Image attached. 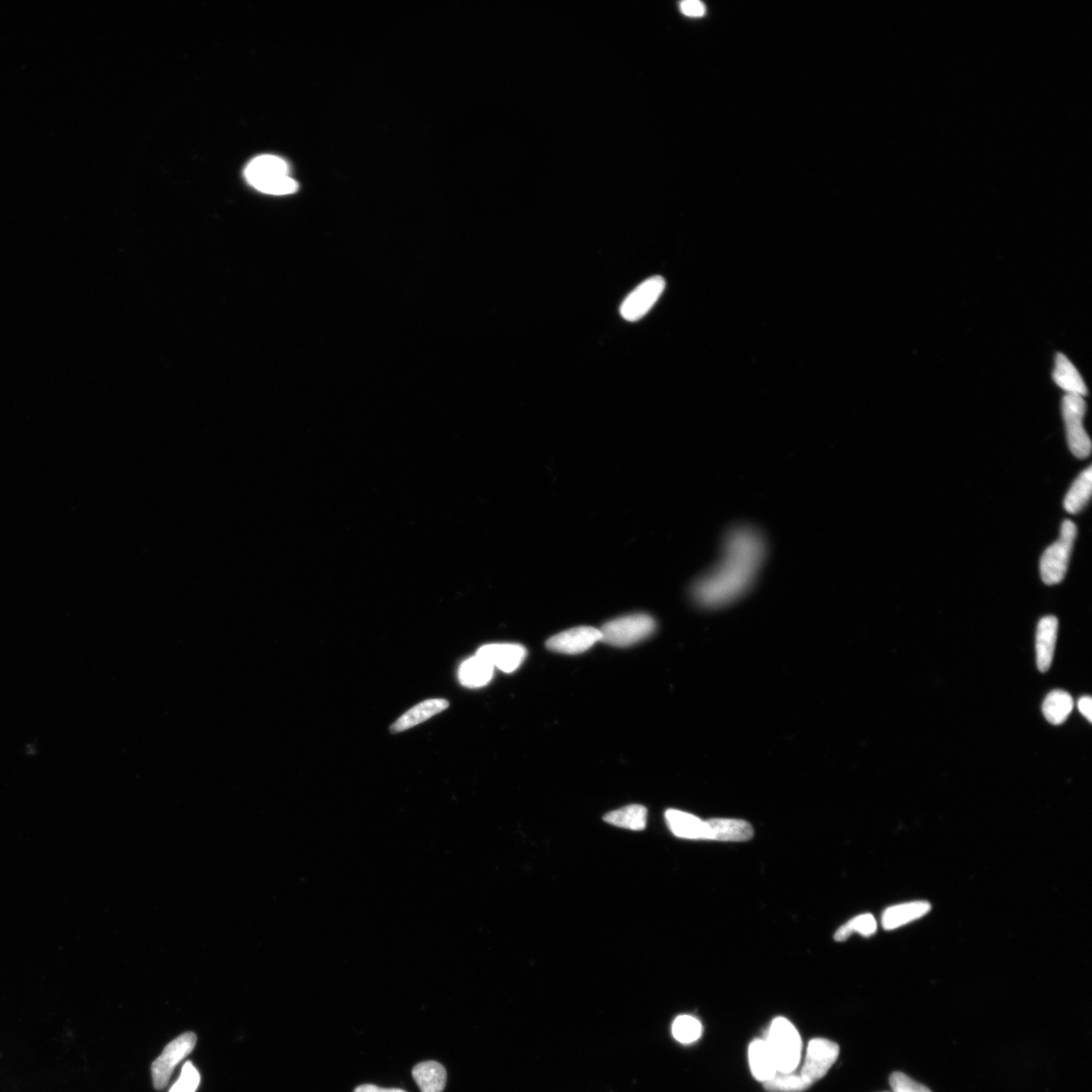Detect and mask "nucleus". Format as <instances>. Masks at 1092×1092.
Instances as JSON below:
<instances>
[{
    "label": "nucleus",
    "instance_id": "f257e3e1",
    "mask_svg": "<svg viewBox=\"0 0 1092 1092\" xmlns=\"http://www.w3.org/2000/svg\"><path fill=\"white\" fill-rule=\"evenodd\" d=\"M764 536L751 527H737L724 539L718 563L693 587V598L705 608L724 607L751 589L766 557Z\"/></svg>",
    "mask_w": 1092,
    "mask_h": 1092
},
{
    "label": "nucleus",
    "instance_id": "f03ea898",
    "mask_svg": "<svg viewBox=\"0 0 1092 1092\" xmlns=\"http://www.w3.org/2000/svg\"><path fill=\"white\" fill-rule=\"evenodd\" d=\"M288 163L273 155L258 156L245 170V178L257 191L275 195L296 193L297 181L289 175Z\"/></svg>",
    "mask_w": 1092,
    "mask_h": 1092
},
{
    "label": "nucleus",
    "instance_id": "7ed1b4c3",
    "mask_svg": "<svg viewBox=\"0 0 1092 1092\" xmlns=\"http://www.w3.org/2000/svg\"><path fill=\"white\" fill-rule=\"evenodd\" d=\"M765 1041L778 1073H793L800 1065L802 1051V1040L794 1025L785 1018H776Z\"/></svg>",
    "mask_w": 1092,
    "mask_h": 1092
},
{
    "label": "nucleus",
    "instance_id": "20e7f679",
    "mask_svg": "<svg viewBox=\"0 0 1092 1092\" xmlns=\"http://www.w3.org/2000/svg\"><path fill=\"white\" fill-rule=\"evenodd\" d=\"M655 629L656 621L652 616L641 613L623 616L602 626L601 641L613 647L626 648L647 639Z\"/></svg>",
    "mask_w": 1092,
    "mask_h": 1092
},
{
    "label": "nucleus",
    "instance_id": "39448f33",
    "mask_svg": "<svg viewBox=\"0 0 1092 1092\" xmlns=\"http://www.w3.org/2000/svg\"><path fill=\"white\" fill-rule=\"evenodd\" d=\"M1076 536V525L1070 520L1064 521L1058 541L1050 545L1041 558L1040 571L1043 582L1047 585L1062 582L1066 575Z\"/></svg>",
    "mask_w": 1092,
    "mask_h": 1092
},
{
    "label": "nucleus",
    "instance_id": "423d86ee",
    "mask_svg": "<svg viewBox=\"0 0 1092 1092\" xmlns=\"http://www.w3.org/2000/svg\"><path fill=\"white\" fill-rule=\"evenodd\" d=\"M1087 403L1083 397L1066 395L1062 401V414L1066 426L1067 441L1071 452L1083 459L1089 457L1091 441L1083 427Z\"/></svg>",
    "mask_w": 1092,
    "mask_h": 1092
},
{
    "label": "nucleus",
    "instance_id": "0eeeda50",
    "mask_svg": "<svg viewBox=\"0 0 1092 1092\" xmlns=\"http://www.w3.org/2000/svg\"><path fill=\"white\" fill-rule=\"evenodd\" d=\"M197 1041V1035L187 1032L178 1035L165 1047L163 1054L152 1064L154 1088L163 1090L167 1087L175 1067L193 1052Z\"/></svg>",
    "mask_w": 1092,
    "mask_h": 1092
},
{
    "label": "nucleus",
    "instance_id": "6e6552de",
    "mask_svg": "<svg viewBox=\"0 0 1092 1092\" xmlns=\"http://www.w3.org/2000/svg\"><path fill=\"white\" fill-rule=\"evenodd\" d=\"M664 289L666 281L664 277L655 276L646 279L623 300L619 309L621 317L628 322L642 319L653 309Z\"/></svg>",
    "mask_w": 1092,
    "mask_h": 1092
},
{
    "label": "nucleus",
    "instance_id": "1a4fd4ad",
    "mask_svg": "<svg viewBox=\"0 0 1092 1092\" xmlns=\"http://www.w3.org/2000/svg\"><path fill=\"white\" fill-rule=\"evenodd\" d=\"M839 1055V1046L828 1039L816 1038L808 1043L801 1076L811 1085L828 1074Z\"/></svg>",
    "mask_w": 1092,
    "mask_h": 1092
},
{
    "label": "nucleus",
    "instance_id": "9d476101",
    "mask_svg": "<svg viewBox=\"0 0 1092 1092\" xmlns=\"http://www.w3.org/2000/svg\"><path fill=\"white\" fill-rule=\"evenodd\" d=\"M601 637L600 629L580 626L550 637L546 641V648L555 653L579 655L587 652L595 643L601 641Z\"/></svg>",
    "mask_w": 1092,
    "mask_h": 1092
},
{
    "label": "nucleus",
    "instance_id": "9b49d317",
    "mask_svg": "<svg viewBox=\"0 0 1092 1092\" xmlns=\"http://www.w3.org/2000/svg\"><path fill=\"white\" fill-rule=\"evenodd\" d=\"M527 652L524 647L515 643H495L482 647L477 656L498 668L504 673H513L521 666Z\"/></svg>",
    "mask_w": 1092,
    "mask_h": 1092
},
{
    "label": "nucleus",
    "instance_id": "f8f14e48",
    "mask_svg": "<svg viewBox=\"0 0 1092 1092\" xmlns=\"http://www.w3.org/2000/svg\"><path fill=\"white\" fill-rule=\"evenodd\" d=\"M704 839L720 842H746L754 837L751 823L740 819L712 818L705 821Z\"/></svg>",
    "mask_w": 1092,
    "mask_h": 1092
},
{
    "label": "nucleus",
    "instance_id": "ddd939ff",
    "mask_svg": "<svg viewBox=\"0 0 1092 1092\" xmlns=\"http://www.w3.org/2000/svg\"><path fill=\"white\" fill-rule=\"evenodd\" d=\"M1057 633H1058V619L1055 616H1045L1040 620L1037 634H1035V654H1037L1038 669L1042 673H1046L1051 667Z\"/></svg>",
    "mask_w": 1092,
    "mask_h": 1092
},
{
    "label": "nucleus",
    "instance_id": "4468645a",
    "mask_svg": "<svg viewBox=\"0 0 1092 1092\" xmlns=\"http://www.w3.org/2000/svg\"><path fill=\"white\" fill-rule=\"evenodd\" d=\"M450 706V702L445 699L436 698L425 700V701L413 707L407 712H405L400 718H398L391 726V732L393 733H400L410 730L419 724L425 723L437 714L444 711Z\"/></svg>",
    "mask_w": 1092,
    "mask_h": 1092
},
{
    "label": "nucleus",
    "instance_id": "2eb2a0df",
    "mask_svg": "<svg viewBox=\"0 0 1092 1092\" xmlns=\"http://www.w3.org/2000/svg\"><path fill=\"white\" fill-rule=\"evenodd\" d=\"M748 1062L755 1080L764 1083L775 1076L777 1070L774 1057L765 1040L757 1039L748 1048Z\"/></svg>",
    "mask_w": 1092,
    "mask_h": 1092
},
{
    "label": "nucleus",
    "instance_id": "dca6fc26",
    "mask_svg": "<svg viewBox=\"0 0 1092 1092\" xmlns=\"http://www.w3.org/2000/svg\"><path fill=\"white\" fill-rule=\"evenodd\" d=\"M930 910L927 901H914L889 907L882 916V925L887 930L895 929L922 918Z\"/></svg>",
    "mask_w": 1092,
    "mask_h": 1092
},
{
    "label": "nucleus",
    "instance_id": "f3484780",
    "mask_svg": "<svg viewBox=\"0 0 1092 1092\" xmlns=\"http://www.w3.org/2000/svg\"><path fill=\"white\" fill-rule=\"evenodd\" d=\"M666 821L673 834L681 838L704 839L706 824L702 819L687 812L669 809Z\"/></svg>",
    "mask_w": 1092,
    "mask_h": 1092
},
{
    "label": "nucleus",
    "instance_id": "a211bd4d",
    "mask_svg": "<svg viewBox=\"0 0 1092 1092\" xmlns=\"http://www.w3.org/2000/svg\"><path fill=\"white\" fill-rule=\"evenodd\" d=\"M1053 376L1055 383L1067 391V395L1083 397L1088 394L1081 375L1065 355H1057Z\"/></svg>",
    "mask_w": 1092,
    "mask_h": 1092
},
{
    "label": "nucleus",
    "instance_id": "6ab92c4d",
    "mask_svg": "<svg viewBox=\"0 0 1092 1092\" xmlns=\"http://www.w3.org/2000/svg\"><path fill=\"white\" fill-rule=\"evenodd\" d=\"M412 1075L421 1092H443L446 1087V1070L436 1061L419 1063Z\"/></svg>",
    "mask_w": 1092,
    "mask_h": 1092
},
{
    "label": "nucleus",
    "instance_id": "aec40b11",
    "mask_svg": "<svg viewBox=\"0 0 1092 1092\" xmlns=\"http://www.w3.org/2000/svg\"><path fill=\"white\" fill-rule=\"evenodd\" d=\"M494 667L482 657L475 656L461 664L459 679L468 688H480L492 680Z\"/></svg>",
    "mask_w": 1092,
    "mask_h": 1092
},
{
    "label": "nucleus",
    "instance_id": "412c9836",
    "mask_svg": "<svg viewBox=\"0 0 1092 1092\" xmlns=\"http://www.w3.org/2000/svg\"><path fill=\"white\" fill-rule=\"evenodd\" d=\"M648 809L639 804L628 805L604 816V821L615 827L636 831L646 829Z\"/></svg>",
    "mask_w": 1092,
    "mask_h": 1092
},
{
    "label": "nucleus",
    "instance_id": "4be33fe9",
    "mask_svg": "<svg viewBox=\"0 0 1092 1092\" xmlns=\"http://www.w3.org/2000/svg\"><path fill=\"white\" fill-rule=\"evenodd\" d=\"M1073 699L1067 692L1055 690L1046 697L1042 709L1050 724L1060 725L1073 712Z\"/></svg>",
    "mask_w": 1092,
    "mask_h": 1092
},
{
    "label": "nucleus",
    "instance_id": "5701e85b",
    "mask_svg": "<svg viewBox=\"0 0 1092 1092\" xmlns=\"http://www.w3.org/2000/svg\"><path fill=\"white\" fill-rule=\"evenodd\" d=\"M1091 482L1092 468L1089 466L1078 475L1064 500V508L1068 513L1077 514L1087 506L1091 496Z\"/></svg>",
    "mask_w": 1092,
    "mask_h": 1092
},
{
    "label": "nucleus",
    "instance_id": "b1692460",
    "mask_svg": "<svg viewBox=\"0 0 1092 1092\" xmlns=\"http://www.w3.org/2000/svg\"><path fill=\"white\" fill-rule=\"evenodd\" d=\"M770 1092H802L808 1089L811 1084L804 1080L801 1074L793 1073H777L771 1080L762 1083Z\"/></svg>",
    "mask_w": 1092,
    "mask_h": 1092
},
{
    "label": "nucleus",
    "instance_id": "393cba45",
    "mask_svg": "<svg viewBox=\"0 0 1092 1092\" xmlns=\"http://www.w3.org/2000/svg\"><path fill=\"white\" fill-rule=\"evenodd\" d=\"M877 930V922L872 914H861L855 919L846 922L845 926L839 928L835 935V940L844 942L849 939L853 933H859L864 937H871Z\"/></svg>",
    "mask_w": 1092,
    "mask_h": 1092
},
{
    "label": "nucleus",
    "instance_id": "a878e982",
    "mask_svg": "<svg viewBox=\"0 0 1092 1092\" xmlns=\"http://www.w3.org/2000/svg\"><path fill=\"white\" fill-rule=\"evenodd\" d=\"M671 1033L674 1038L682 1044H691L701 1037L702 1025L695 1018L680 1016L675 1020Z\"/></svg>",
    "mask_w": 1092,
    "mask_h": 1092
},
{
    "label": "nucleus",
    "instance_id": "bb28decb",
    "mask_svg": "<svg viewBox=\"0 0 1092 1092\" xmlns=\"http://www.w3.org/2000/svg\"><path fill=\"white\" fill-rule=\"evenodd\" d=\"M201 1082V1075L197 1068L190 1061L182 1067L179 1080L173 1084L170 1092H195Z\"/></svg>",
    "mask_w": 1092,
    "mask_h": 1092
},
{
    "label": "nucleus",
    "instance_id": "cd10ccee",
    "mask_svg": "<svg viewBox=\"0 0 1092 1092\" xmlns=\"http://www.w3.org/2000/svg\"><path fill=\"white\" fill-rule=\"evenodd\" d=\"M893 1092H932L925 1085L916 1082L902 1073H894L889 1077Z\"/></svg>",
    "mask_w": 1092,
    "mask_h": 1092
},
{
    "label": "nucleus",
    "instance_id": "c85d7f7f",
    "mask_svg": "<svg viewBox=\"0 0 1092 1092\" xmlns=\"http://www.w3.org/2000/svg\"><path fill=\"white\" fill-rule=\"evenodd\" d=\"M680 10L683 15L690 18H701L706 12L705 5L697 0H685L680 4Z\"/></svg>",
    "mask_w": 1092,
    "mask_h": 1092
},
{
    "label": "nucleus",
    "instance_id": "c756f323",
    "mask_svg": "<svg viewBox=\"0 0 1092 1092\" xmlns=\"http://www.w3.org/2000/svg\"><path fill=\"white\" fill-rule=\"evenodd\" d=\"M1091 707H1092V699L1090 696H1083L1080 699V701H1078V709H1080L1082 716L1085 718H1087L1089 721V723H1091L1092 721Z\"/></svg>",
    "mask_w": 1092,
    "mask_h": 1092
},
{
    "label": "nucleus",
    "instance_id": "7c9ffc66",
    "mask_svg": "<svg viewBox=\"0 0 1092 1092\" xmlns=\"http://www.w3.org/2000/svg\"><path fill=\"white\" fill-rule=\"evenodd\" d=\"M354 1092H407L398 1088H381L374 1084H363L357 1088Z\"/></svg>",
    "mask_w": 1092,
    "mask_h": 1092
},
{
    "label": "nucleus",
    "instance_id": "2f4dec72",
    "mask_svg": "<svg viewBox=\"0 0 1092 1092\" xmlns=\"http://www.w3.org/2000/svg\"><path fill=\"white\" fill-rule=\"evenodd\" d=\"M884 1092H891V1091H884ZM892 1092H893V1091H892Z\"/></svg>",
    "mask_w": 1092,
    "mask_h": 1092
}]
</instances>
